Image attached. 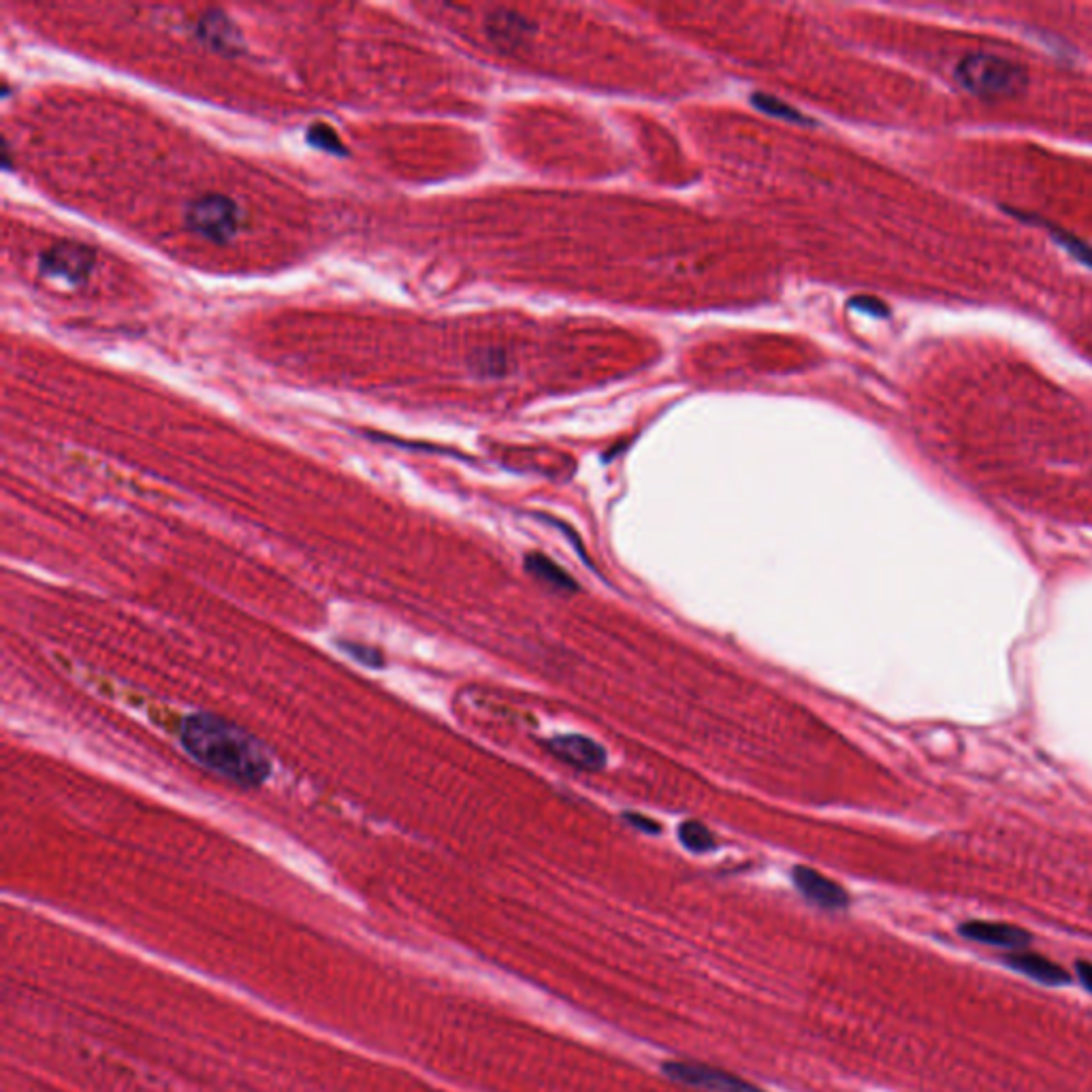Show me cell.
<instances>
[{
  "label": "cell",
  "mask_w": 1092,
  "mask_h": 1092,
  "mask_svg": "<svg viewBox=\"0 0 1092 1092\" xmlns=\"http://www.w3.org/2000/svg\"><path fill=\"white\" fill-rule=\"evenodd\" d=\"M180 741L201 766L241 787H259L272 775V758L263 742L220 715H189Z\"/></svg>",
  "instance_id": "obj_1"
},
{
  "label": "cell",
  "mask_w": 1092,
  "mask_h": 1092,
  "mask_svg": "<svg viewBox=\"0 0 1092 1092\" xmlns=\"http://www.w3.org/2000/svg\"><path fill=\"white\" fill-rule=\"evenodd\" d=\"M956 83L983 101H1003L1020 96L1028 86V73L1010 58L977 52L965 56L954 69Z\"/></svg>",
  "instance_id": "obj_2"
},
{
  "label": "cell",
  "mask_w": 1092,
  "mask_h": 1092,
  "mask_svg": "<svg viewBox=\"0 0 1092 1092\" xmlns=\"http://www.w3.org/2000/svg\"><path fill=\"white\" fill-rule=\"evenodd\" d=\"M184 223L191 231L214 243H227L239 231V207L229 196H198L186 205Z\"/></svg>",
  "instance_id": "obj_3"
},
{
  "label": "cell",
  "mask_w": 1092,
  "mask_h": 1092,
  "mask_svg": "<svg viewBox=\"0 0 1092 1092\" xmlns=\"http://www.w3.org/2000/svg\"><path fill=\"white\" fill-rule=\"evenodd\" d=\"M94 263L96 254L90 246L73 239H65L41 252L39 272L56 282L79 286L90 277Z\"/></svg>",
  "instance_id": "obj_4"
},
{
  "label": "cell",
  "mask_w": 1092,
  "mask_h": 1092,
  "mask_svg": "<svg viewBox=\"0 0 1092 1092\" xmlns=\"http://www.w3.org/2000/svg\"><path fill=\"white\" fill-rule=\"evenodd\" d=\"M663 1073L683 1084V1087H690V1089H696V1091L704 1092H766L762 1089H758L755 1084L742 1080L739 1076L730 1073V1071H724V1069H715V1067H708V1065H701V1062H681V1060H672V1062H666L663 1065Z\"/></svg>",
  "instance_id": "obj_5"
},
{
  "label": "cell",
  "mask_w": 1092,
  "mask_h": 1092,
  "mask_svg": "<svg viewBox=\"0 0 1092 1092\" xmlns=\"http://www.w3.org/2000/svg\"><path fill=\"white\" fill-rule=\"evenodd\" d=\"M546 749L564 764L577 769L595 773L606 766V751L600 742L583 737V735H559L546 741Z\"/></svg>",
  "instance_id": "obj_6"
},
{
  "label": "cell",
  "mask_w": 1092,
  "mask_h": 1092,
  "mask_svg": "<svg viewBox=\"0 0 1092 1092\" xmlns=\"http://www.w3.org/2000/svg\"><path fill=\"white\" fill-rule=\"evenodd\" d=\"M958 935L983 943L990 947H1001L1010 952H1022L1033 943V935L1014 924H1003V922H983V920H969L958 926Z\"/></svg>",
  "instance_id": "obj_7"
},
{
  "label": "cell",
  "mask_w": 1092,
  "mask_h": 1092,
  "mask_svg": "<svg viewBox=\"0 0 1092 1092\" xmlns=\"http://www.w3.org/2000/svg\"><path fill=\"white\" fill-rule=\"evenodd\" d=\"M792 877H794V884L800 890V895L821 909L837 911V909H845L850 905L848 892L837 881H832L830 877L818 873L816 868L796 866Z\"/></svg>",
  "instance_id": "obj_8"
},
{
  "label": "cell",
  "mask_w": 1092,
  "mask_h": 1092,
  "mask_svg": "<svg viewBox=\"0 0 1092 1092\" xmlns=\"http://www.w3.org/2000/svg\"><path fill=\"white\" fill-rule=\"evenodd\" d=\"M1005 965L1012 967L1017 974H1022V976H1026L1042 986H1048V988H1060V986L1071 983V974H1067L1060 965H1056L1050 958L1033 954V952H1024V949L1012 952L1010 956H1005Z\"/></svg>",
  "instance_id": "obj_9"
},
{
  "label": "cell",
  "mask_w": 1092,
  "mask_h": 1092,
  "mask_svg": "<svg viewBox=\"0 0 1092 1092\" xmlns=\"http://www.w3.org/2000/svg\"><path fill=\"white\" fill-rule=\"evenodd\" d=\"M198 37L216 49L218 54H239L241 49V33L237 31L231 18L223 11H209L198 22Z\"/></svg>",
  "instance_id": "obj_10"
},
{
  "label": "cell",
  "mask_w": 1092,
  "mask_h": 1092,
  "mask_svg": "<svg viewBox=\"0 0 1092 1092\" xmlns=\"http://www.w3.org/2000/svg\"><path fill=\"white\" fill-rule=\"evenodd\" d=\"M525 570L530 577H534L538 583L550 587L555 591H577L579 583L553 559H548L543 553H530L525 557Z\"/></svg>",
  "instance_id": "obj_11"
},
{
  "label": "cell",
  "mask_w": 1092,
  "mask_h": 1092,
  "mask_svg": "<svg viewBox=\"0 0 1092 1092\" xmlns=\"http://www.w3.org/2000/svg\"><path fill=\"white\" fill-rule=\"evenodd\" d=\"M469 365H471V372L478 374V376L502 378V376H507L508 369H510V359H508L507 352L498 351V349H487V351L476 352L469 359Z\"/></svg>",
  "instance_id": "obj_12"
},
{
  "label": "cell",
  "mask_w": 1092,
  "mask_h": 1092,
  "mask_svg": "<svg viewBox=\"0 0 1092 1092\" xmlns=\"http://www.w3.org/2000/svg\"><path fill=\"white\" fill-rule=\"evenodd\" d=\"M679 841L683 843L685 850H690L694 854H706V852L715 850V837H713V832L704 823L696 821V819L683 821L679 826Z\"/></svg>",
  "instance_id": "obj_13"
},
{
  "label": "cell",
  "mask_w": 1092,
  "mask_h": 1092,
  "mask_svg": "<svg viewBox=\"0 0 1092 1092\" xmlns=\"http://www.w3.org/2000/svg\"><path fill=\"white\" fill-rule=\"evenodd\" d=\"M1050 231H1053L1054 241H1056V243H1060V246H1062V248H1065V250H1067V252H1069L1076 261L1084 263L1087 268H1092L1091 243H1087V241H1082V239H1078V237H1073V235L1065 234V231H1060V229H1056V227H1050Z\"/></svg>",
  "instance_id": "obj_14"
},
{
  "label": "cell",
  "mask_w": 1092,
  "mask_h": 1092,
  "mask_svg": "<svg viewBox=\"0 0 1092 1092\" xmlns=\"http://www.w3.org/2000/svg\"><path fill=\"white\" fill-rule=\"evenodd\" d=\"M308 139L312 141L314 146H318V148H322L327 152H335V155L346 152L344 146L340 144L338 135L327 124H314L312 128L308 130Z\"/></svg>",
  "instance_id": "obj_15"
},
{
  "label": "cell",
  "mask_w": 1092,
  "mask_h": 1092,
  "mask_svg": "<svg viewBox=\"0 0 1092 1092\" xmlns=\"http://www.w3.org/2000/svg\"><path fill=\"white\" fill-rule=\"evenodd\" d=\"M349 653H351L354 660L359 662L367 663V666H383V656L376 651V649H367L363 645H346Z\"/></svg>",
  "instance_id": "obj_16"
},
{
  "label": "cell",
  "mask_w": 1092,
  "mask_h": 1092,
  "mask_svg": "<svg viewBox=\"0 0 1092 1092\" xmlns=\"http://www.w3.org/2000/svg\"><path fill=\"white\" fill-rule=\"evenodd\" d=\"M625 819H627L634 828H638V830H642V832H651V834L660 832V823H656V821H651V819L642 818V816H636V814H629V816H625Z\"/></svg>",
  "instance_id": "obj_17"
},
{
  "label": "cell",
  "mask_w": 1092,
  "mask_h": 1092,
  "mask_svg": "<svg viewBox=\"0 0 1092 1092\" xmlns=\"http://www.w3.org/2000/svg\"><path fill=\"white\" fill-rule=\"evenodd\" d=\"M1076 976L1080 979V983L1092 994V963H1089V960H1078L1076 963Z\"/></svg>",
  "instance_id": "obj_18"
}]
</instances>
